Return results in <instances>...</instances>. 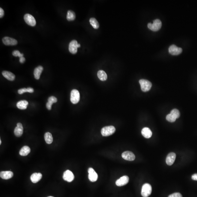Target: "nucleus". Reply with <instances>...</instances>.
<instances>
[{"instance_id":"c756f323","label":"nucleus","mask_w":197,"mask_h":197,"mask_svg":"<svg viewBox=\"0 0 197 197\" xmlns=\"http://www.w3.org/2000/svg\"><path fill=\"white\" fill-rule=\"evenodd\" d=\"M57 99L54 96H51L49 97L48 99V102L52 105L53 103L57 102Z\"/></svg>"},{"instance_id":"39448f33","label":"nucleus","mask_w":197,"mask_h":197,"mask_svg":"<svg viewBox=\"0 0 197 197\" xmlns=\"http://www.w3.org/2000/svg\"><path fill=\"white\" fill-rule=\"evenodd\" d=\"M80 99V94L79 91L77 89H73L71 93L70 100L72 103L74 104H77L79 102Z\"/></svg>"},{"instance_id":"6ab92c4d","label":"nucleus","mask_w":197,"mask_h":197,"mask_svg":"<svg viewBox=\"0 0 197 197\" xmlns=\"http://www.w3.org/2000/svg\"><path fill=\"white\" fill-rule=\"evenodd\" d=\"M142 135L146 139H149L152 137V132L150 129L148 127H144L142 129Z\"/></svg>"},{"instance_id":"1a4fd4ad","label":"nucleus","mask_w":197,"mask_h":197,"mask_svg":"<svg viewBox=\"0 0 197 197\" xmlns=\"http://www.w3.org/2000/svg\"><path fill=\"white\" fill-rule=\"evenodd\" d=\"M74 177L73 174L71 171L67 170L63 173V179L64 180L71 182L73 180Z\"/></svg>"},{"instance_id":"a211bd4d","label":"nucleus","mask_w":197,"mask_h":197,"mask_svg":"<svg viewBox=\"0 0 197 197\" xmlns=\"http://www.w3.org/2000/svg\"><path fill=\"white\" fill-rule=\"evenodd\" d=\"M4 77L10 81H13L15 79V76L11 72L7 71H3L2 72Z\"/></svg>"},{"instance_id":"473e14b6","label":"nucleus","mask_w":197,"mask_h":197,"mask_svg":"<svg viewBox=\"0 0 197 197\" xmlns=\"http://www.w3.org/2000/svg\"><path fill=\"white\" fill-rule=\"evenodd\" d=\"M4 15V12L3 9L2 8H0V17L2 18Z\"/></svg>"},{"instance_id":"0eeeda50","label":"nucleus","mask_w":197,"mask_h":197,"mask_svg":"<svg viewBox=\"0 0 197 197\" xmlns=\"http://www.w3.org/2000/svg\"><path fill=\"white\" fill-rule=\"evenodd\" d=\"M183 51L181 47H177L174 45H172L169 48V52L173 55H178L182 53Z\"/></svg>"},{"instance_id":"4c0bfd02","label":"nucleus","mask_w":197,"mask_h":197,"mask_svg":"<svg viewBox=\"0 0 197 197\" xmlns=\"http://www.w3.org/2000/svg\"><path fill=\"white\" fill-rule=\"evenodd\" d=\"M1 143H2L1 140H0V144L1 145Z\"/></svg>"},{"instance_id":"aec40b11","label":"nucleus","mask_w":197,"mask_h":197,"mask_svg":"<svg viewBox=\"0 0 197 197\" xmlns=\"http://www.w3.org/2000/svg\"><path fill=\"white\" fill-rule=\"evenodd\" d=\"M43 70V67L41 66H39L35 68L34 72V77L35 79L38 80L40 79V76Z\"/></svg>"},{"instance_id":"b1692460","label":"nucleus","mask_w":197,"mask_h":197,"mask_svg":"<svg viewBox=\"0 0 197 197\" xmlns=\"http://www.w3.org/2000/svg\"><path fill=\"white\" fill-rule=\"evenodd\" d=\"M45 140L46 143L48 144L52 143L53 141V138L51 133L47 132L45 134Z\"/></svg>"},{"instance_id":"dca6fc26","label":"nucleus","mask_w":197,"mask_h":197,"mask_svg":"<svg viewBox=\"0 0 197 197\" xmlns=\"http://www.w3.org/2000/svg\"><path fill=\"white\" fill-rule=\"evenodd\" d=\"M13 173L12 171H2L0 173V177L4 180H8L12 178L13 176Z\"/></svg>"},{"instance_id":"4468645a","label":"nucleus","mask_w":197,"mask_h":197,"mask_svg":"<svg viewBox=\"0 0 197 197\" xmlns=\"http://www.w3.org/2000/svg\"><path fill=\"white\" fill-rule=\"evenodd\" d=\"M176 155L173 152H171L167 156L166 162L167 165L171 166L173 164L176 158Z\"/></svg>"},{"instance_id":"cd10ccee","label":"nucleus","mask_w":197,"mask_h":197,"mask_svg":"<svg viewBox=\"0 0 197 197\" xmlns=\"http://www.w3.org/2000/svg\"><path fill=\"white\" fill-rule=\"evenodd\" d=\"M176 119L178 118L180 116V113L179 110L176 109H173L171 112V113Z\"/></svg>"},{"instance_id":"f3484780","label":"nucleus","mask_w":197,"mask_h":197,"mask_svg":"<svg viewBox=\"0 0 197 197\" xmlns=\"http://www.w3.org/2000/svg\"><path fill=\"white\" fill-rule=\"evenodd\" d=\"M42 174L40 173H35L33 174L30 177V180L33 183H36L41 179Z\"/></svg>"},{"instance_id":"2eb2a0df","label":"nucleus","mask_w":197,"mask_h":197,"mask_svg":"<svg viewBox=\"0 0 197 197\" xmlns=\"http://www.w3.org/2000/svg\"><path fill=\"white\" fill-rule=\"evenodd\" d=\"M23 129L22 124L20 123H18L17 127L15 129L14 133L15 135L17 137H20L23 134Z\"/></svg>"},{"instance_id":"412c9836","label":"nucleus","mask_w":197,"mask_h":197,"mask_svg":"<svg viewBox=\"0 0 197 197\" xmlns=\"http://www.w3.org/2000/svg\"><path fill=\"white\" fill-rule=\"evenodd\" d=\"M30 148L29 146H25L20 149L19 152V155L22 156H25L29 155L30 153Z\"/></svg>"},{"instance_id":"423d86ee","label":"nucleus","mask_w":197,"mask_h":197,"mask_svg":"<svg viewBox=\"0 0 197 197\" xmlns=\"http://www.w3.org/2000/svg\"><path fill=\"white\" fill-rule=\"evenodd\" d=\"M24 20L26 23L31 26H34L36 25V20L31 15L26 14L24 15Z\"/></svg>"},{"instance_id":"a878e982","label":"nucleus","mask_w":197,"mask_h":197,"mask_svg":"<svg viewBox=\"0 0 197 197\" xmlns=\"http://www.w3.org/2000/svg\"><path fill=\"white\" fill-rule=\"evenodd\" d=\"M89 22H90V25H92L93 28L95 29H98L99 28V25L97 19L94 18H90L89 19Z\"/></svg>"},{"instance_id":"20e7f679","label":"nucleus","mask_w":197,"mask_h":197,"mask_svg":"<svg viewBox=\"0 0 197 197\" xmlns=\"http://www.w3.org/2000/svg\"><path fill=\"white\" fill-rule=\"evenodd\" d=\"M152 187L150 184L145 183L142 187L141 195L143 197H148L151 195Z\"/></svg>"},{"instance_id":"bb28decb","label":"nucleus","mask_w":197,"mask_h":197,"mask_svg":"<svg viewBox=\"0 0 197 197\" xmlns=\"http://www.w3.org/2000/svg\"><path fill=\"white\" fill-rule=\"evenodd\" d=\"M34 92V90L33 88L31 87H29L27 88H21L18 90V93L19 94H22L26 92H28L29 93H33Z\"/></svg>"},{"instance_id":"2f4dec72","label":"nucleus","mask_w":197,"mask_h":197,"mask_svg":"<svg viewBox=\"0 0 197 197\" xmlns=\"http://www.w3.org/2000/svg\"><path fill=\"white\" fill-rule=\"evenodd\" d=\"M168 197H183L182 194L180 193H174L172 194H171Z\"/></svg>"},{"instance_id":"5701e85b","label":"nucleus","mask_w":197,"mask_h":197,"mask_svg":"<svg viewBox=\"0 0 197 197\" xmlns=\"http://www.w3.org/2000/svg\"><path fill=\"white\" fill-rule=\"evenodd\" d=\"M98 76L99 79L102 81H105L107 79V74L103 70H100L98 72Z\"/></svg>"},{"instance_id":"9b49d317","label":"nucleus","mask_w":197,"mask_h":197,"mask_svg":"<svg viewBox=\"0 0 197 197\" xmlns=\"http://www.w3.org/2000/svg\"><path fill=\"white\" fill-rule=\"evenodd\" d=\"M88 179L90 182H94L97 181L98 178V175L94 169L90 168L88 169Z\"/></svg>"},{"instance_id":"393cba45","label":"nucleus","mask_w":197,"mask_h":197,"mask_svg":"<svg viewBox=\"0 0 197 197\" xmlns=\"http://www.w3.org/2000/svg\"><path fill=\"white\" fill-rule=\"evenodd\" d=\"M75 14L73 11L72 10L68 11L67 16V20L68 21H72L75 19Z\"/></svg>"},{"instance_id":"f03ea898","label":"nucleus","mask_w":197,"mask_h":197,"mask_svg":"<svg viewBox=\"0 0 197 197\" xmlns=\"http://www.w3.org/2000/svg\"><path fill=\"white\" fill-rule=\"evenodd\" d=\"M115 127L113 126H107L103 128L101 130V134L104 137H107L112 135L115 132Z\"/></svg>"},{"instance_id":"c85d7f7f","label":"nucleus","mask_w":197,"mask_h":197,"mask_svg":"<svg viewBox=\"0 0 197 197\" xmlns=\"http://www.w3.org/2000/svg\"><path fill=\"white\" fill-rule=\"evenodd\" d=\"M166 119L168 121L170 122H175L176 118L171 114H169L166 116Z\"/></svg>"},{"instance_id":"c9c22d12","label":"nucleus","mask_w":197,"mask_h":197,"mask_svg":"<svg viewBox=\"0 0 197 197\" xmlns=\"http://www.w3.org/2000/svg\"><path fill=\"white\" fill-rule=\"evenodd\" d=\"M52 105L50 104L48 102H47V103H46V108H47V109H48V110H51V109H52Z\"/></svg>"},{"instance_id":"9d476101","label":"nucleus","mask_w":197,"mask_h":197,"mask_svg":"<svg viewBox=\"0 0 197 197\" xmlns=\"http://www.w3.org/2000/svg\"><path fill=\"white\" fill-rule=\"evenodd\" d=\"M2 41L4 44L7 46L15 45L18 43L17 41L15 39L8 37H4Z\"/></svg>"},{"instance_id":"f257e3e1","label":"nucleus","mask_w":197,"mask_h":197,"mask_svg":"<svg viewBox=\"0 0 197 197\" xmlns=\"http://www.w3.org/2000/svg\"><path fill=\"white\" fill-rule=\"evenodd\" d=\"M162 26V22L159 19H156L153 21V24L150 23L147 25L149 29L153 31H157L159 30Z\"/></svg>"},{"instance_id":"72a5a7b5","label":"nucleus","mask_w":197,"mask_h":197,"mask_svg":"<svg viewBox=\"0 0 197 197\" xmlns=\"http://www.w3.org/2000/svg\"><path fill=\"white\" fill-rule=\"evenodd\" d=\"M192 179L194 180L197 181V173L194 174L192 175Z\"/></svg>"},{"instance_id":"6e6552de","label":"nucleus","mask_w":197,"mask_h":197,"mask_svg":"<svg viewBox=\"0 0 197 197\" xmlns=\"http://www.w3.org/2000/svg\"><path fill=\"white\" fill-rule=\"evenodd\" d=\"M122 156L124 159L129 161H133L135 158V155L132 152L130 151H125L123 152Z\"/></svg>"},{"instance_id":"f704fd0d","label":"nucleus","mask_w":197,"mask_h":197,"mask_svg":"<svg viewBox=\"0 0 197 197\" xmlns=\"http://www.w3.org/2000/svg\"><path fill=\"white\" fill-rule=\"evenodd\" d=\"M25 61V58L24 57H21L19 58V62L21 63H24Z\"/></svg>"},{"instance_id":"e433bc0d","label":"nucleus","mask_w":197,"mask_h":197,"mask_svg":"<svg viewBox=\"0 0 197 197\" xmlns=\"http://www.w3.org/2000/svg\"><path fill=\"white\" fill-rule=\"evenodd\" d=\"M80 47V44H78V45H77V47H78H78Z\"/></svg>"},{"instance_id":"ddd939ff","label":"nucleus","mask_w":197,"mask_h":197,"mask_svg":"<svg viewBox=\"0 0 197 197\" xmlns=\"http://www.w3.org/2000/svg\"><path fill=\"white\" fill-rule=\"evenodd\" d=\"M78 43L75 40H72L70 43L69 46V50L70 52L73 54H75L77 52Z\"/></svg>"},{"instance_id":"4be33fe9","label":"nucleus","mask_w":197,"mask_h":197,"mask_svg":"<svg viewBox=\"0 0 197 197\" xmlns=\"http://www.w3.org/2000/svg\"><path fill=\"white\" fill-rule=\"evenodd\" d=\"M28 105V102L26 100H22L19 101L17 103V106L20 110H25L27 109V105Z\"/></svg>"},{"instance_id":"7c9ffc66","label":"nucleus","mask_w":197,"mask_h":197,"mask_svg":"<svg viewBox=\"0 0 197 197\" xmlns=\"http://www.w3.org/2000/svg\"><path fill=\"white\" fill-rule=\"evenodd\" d=\"M12 54H13V56H14L18 57H19V58L21 57H23V56H24V54H20L19 51L17 50H15L13 52Z\"/></svg>"},{"instance_id":"7ed1b4c3","label":"nucleus","mask_w":197,"mask_h":197,"mask_svg":"<svg viewBox=\"0 0 197 197\" xmlns=\"http://www.w3.org/2000/svg\"><path fill=\"white\" fill-rule=\"evenodd\" d=\"M141 90L143 92H147L150 90L152 86V84L148 80L145 79H141L139 80Z\"/></svg>"},{"instance_id":"58836bf2","label":"nucleus","mask_w":197,"mask_h":197,"mask_svg":"<svg viewBox=\"0 0 197 197\" xmlns=\"http://www.w3.org/2000/svg\"><path fill=\"white\" fill-rule=\"evenodd\" d=\"M48 197H53V196H49Z\"/></svg>"},{"instance_id":"f8f14e48","label":"nucleus","mask_w":197,"mask_h":197,"mask_svg":"<svg viewBox=\"0 0 197 197\" xmlns=\"http://www.w3.org/2000/svg\"><path fill=\"white\" fill-rule=\"evenodd\" d=\"M129 177L127 175H124L116 182V184L119 187L123 186L127 184L129 182Z\"/></svg>"}]
</instances>
